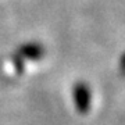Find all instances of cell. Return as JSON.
Segmentation results:
<instances>
[{
	"mask_svg": "<svg viewBox=\"0 0 125 125\" xmlns=\"http://www.w3.org/2000/svg\"><path fill=\"white\" fill-rule=\"evenodd\" d=\"M72 99L78 113L86 114L90 110V104H92V93L89 85L85 82H76L72 88Z\"/></svg>",
	"mask_w": 125,
	"mask_h": 125,
	"instance_id": "1",
	"label": "cell"
},
{
	"mask_svg": "<svg viewBox=\"0 0 125 125\" xmlns=\"http://www.w3.org/2000/svg\"><path fill=\"white\" fill-rule=\"evenodd\" d=\"M15 57H18L21 61L25 60H39L45 56V47L36 42H31L27 45H22L20 49L14 53Z\"/></svg>",
	"mask_w": 125,
	"mask_h": 125,
	"instance_id": "2",
	"label": "cell"
},
{
	"mask_svg": "<svg viewBox=\"0 0 125 125\" xmlns=\"http://www.w3.org/2000/svg\"><path fill=\"white\" fill-rule=\"evenodd\" d=\"M120 70L122 72V75H125V53L122 54V57H121V61H120Z\"/></svg>",
	"mask_w": 125,
	"mask_h": 125,
	"instance_id": "3",
	"label": "cell"
}]
</instances>
